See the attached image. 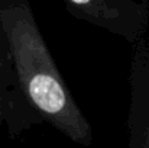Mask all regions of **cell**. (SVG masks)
I'll use <instances>...</instances> for the list:
<instances>
[{"label":"cell","mask_w":149,"mask_h":148,"mask_svg":"<svg viewBox=\"0 0 149 148\" xmlns=\"http://www.w3.org/2000/svg\"><path fill=\"white\" fill-rule=\"evenodd\" d=\"M0 23L25 95L68 138L80 144H90V125L65 87L31 7L26 3L3 7L0 10Z\"/></svg>","instance_id":"obj_1"},{"label":"cell","mask_w":149,"mask_h":148,"mask_svg":"<svg viewBox=\"0 0 149 148\" xmlns=\"http://www.w3.org/2000/svg\"><path fill=\"white\" fill-rule=\"evenodd\" d=\"M145 148H149V123L148 129H146V137H145Z\"/></svg>","instance_id":"obj_3"},{"label":"cell","mask_w":149,"mask_h":148,"mask_svg":"<svg viewBox=\"0 0 149 148\" xmlns=\"http://www.w3.org/2000/svg\"><path fill=\"white\" fill-rule=\"evenodd\" d=\"M71 6L78 7L88 19H97V20H109L114 19L119 12L116 9H111L109 3H101V1H68Z\"/></svg>","instance_id":"obj_2"}]
</instances>
